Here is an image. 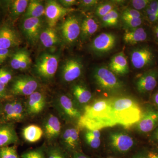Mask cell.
I'll return each instance as SVG.
<instances>
[{"instance_id":"9a60e30c","label":"cell","mask_w":158,"mask_h":158,"mask_svg":"<svg viewBox=\"0 0 158 158\" xmlns=\"http://www.w3.org/2000/svg\"><path fill=\"white\" fill-rule=\"evenodd\" d=\"M44 135L51 144L59 139L62 130L59 118L52 114H49L44 120L42 124Z\"/></svg>"},{"instance_id":"ab89813d","label":"cell","mask_w":158,"mask_h":158,"mask_svg":"<svg viewBox=\"0 0 158 158\" xmlns=\"http://www.w3.org/2000/svg\"><path fill=\"white\" fill-rule=\"evenodd\" d=\"M151 0H133L131 2L133 9L139 11H144L147 8Z\"/></svg>"},{"instance_id":"8992f818","label":"cell","mask_w":158,"mask_h":158,"mask_svg":"<svg viewBox=\"0 0 158 158\" xmlns=\"http://www.w3.org/2000/svg\"><path fill=\"white\" fill-rule=\"evenodd\" d=\"M1 123L20 122L27 116L24 104L21 101L12 98L4 101Z\"/></svg>"},{"instance_id":"4316f807","label":"cell","mask_w":158,"mask_h":158,"mask_svg":"<svg viewBox=\"0 0 158 158\" xmlns=\"http://www.w3.org/2000/svg\"><path fill=\"white\" fill-rule=\"evenodd\" d=\"M22 136L25 140L30 143H35L39 141L43 135L42 128L36 125H30L22 130Z\"/></svg>"},{"instance_id":"30bf717a","label":"cell","mask_w":158,"mask_h":158,"mask_svg":"<svg viewBox=\"0 0 158 158\" xmlns=\"http://www.w3.org/2000/svg\"><path fill=\"white\" fill-rule=\"evenodd\" d=\"M76 127L62 128L59 137L60 146L66 152L73 154L80 152V130Z\"/></svg>"},{"instance_id":"d6986e66","label":"cell","mask_w":158,"mask_h":158,"mask_svg":"<svg viewBox=\"0 0 158 158\" xmlns=\"http://www.w3.org/2000/svg\"><path fill=\"white\" fill-rule=\"evenodd\" d=\"M42 23L40 18H27L23 22L22 30L27 39L35 44L42 32Z\"/></svg>"},{"instance_id":"ffe728a7","label":"cell","mask_w":158,"mask_h":158,"mask_svg":"<svg viewBox=\"0 0 158 158\" xmlns=\"http://www.w3.org/2000/svg\"><path fill=\"white\" fill-rule=\"evenodd\" d=\"M19 142L15 123L0 122V148L15 145Z\"/></svg>"},{"instance_id":"681fc988","label":"cell","mask_w":158,"mask_h":158,"mask_svg":"<svg viewBox=\"0 0 158 158\" xmlns=\"http://www.w3.org/2000/svg\"><path fill=\"white\" fill-rule=\"evenodd\" d=\"M151 99V105L158 110V90L155 91L154 93L152 95Z\"/></svg>"},{"instance_id":"83f0119b","label":"cell","mask_w":158,"mask_h":158,"mask_svg":"<svg viewBox=\"0 0 158 158\" xmlns=\"http://www.w3.org/2000/svg\"><path fill=\"white\" fill-rule=\"evenodd\" d=\"M45 8L41 2L32 0L29 2L25 16L27 18H40L44 15Z\"/></svg>"},{"instance_id":"277c9868","label":"cell","mask_w":158,"mask_h":158,"mask_svg":"<svg viewBox=\"0 0 158 158\" xmlns=\"http://www.w3.org/2000/svg\"><path fill=\"white\" fill-rule=\"evenodd\" d=\"M93 77L98 88L106 92H117L123 87L122 82L116 75L106 66H99L95 68Z\"/></svg>"},{"instance_id":"7dc6e473","label":"cell","mask_w":158,"mask_h":158,"mask_svg":"<svg viewBox=\"0 0 158 158\" xmlns=\"http://www.w3.org/2000/svg\"><path fill=\"white\" fill-rule=\"evenodd\" d=\"M59 3L63 7L66 8H70L71 6L79 4V1L76 0H61L59 1Z\"/></svg>"},{"instance_id":"f1b7e54d","label":"cell","mask_w":158,"mask_h":158,"mask_svg":"<svg viewBox=\"0 0 158 158\" xmlns=\"http://www.w3.org/2000/svg\"><path fill=\"white\" fill-rule=\"evenodd\" d=\"M29 1L27 0H14L9 1V13L13 18H16L26 11Z\"/></svg>"},{"instance_id":"816d5d0a","label":"cell","mask_w":158,"mask_h":158,"mask_svg":"<svg viewBox=\"0 0 158 158\" xmlns=\"http://www.w3.org/2000/svg\"><path fill=\"white\" fill-rule=\"evenodd\" d=\"M148 158H158V152L147 151Z\"/></svg>"},{"instance_id":"4fadbf2b","label":"cell","mask_w":158,"mask_h":158,"mask_svg":"<svg viewBox=\"0 0 158 158\" xmlns=\"http://www.w3.org/2000/svg\"><path fill=\"white\" fill-rule=\"evenodd\" d=\"M74 11L72 8H66L56 1H48L46 4L45 15L49 27L54 28L64 16Z\"/></svg>"},{"instance_id":"7a4b0ae2","label":"cell","mask_w":158,"mask_h":158,"mask_svg":"<svg viewBox=\"0 0 158 158\" xmlns=\"http://www.w3.org/2000/svg\"><path fill=\"white\" fill-rule=\"evenodd\" d=\"M111 105L113 117L117 125L130 127L137 123L142 115L141 107L131 98H111Z\"/></svg>"},{"instance_id":"f5cc1de1","label":"cell","mask_w":158,"mask_h":158,"mask_svg":"<svg viewBox=\"0 0 158 158\" xmlns=\"http://www.w3.org/2000/svg\"><path fill=\"white\" fill-rule=\"evenodd\" d=\"M131 158H148L147 151L142 152L133 156Z\"/></svg>"},{"instance_id":"7bdbcfd3","label":"cell","mask_w":158,"mask_h":158,"mask_svg":"<svg viewBox=\"0 0 158 158\" xmlns=\"http://www.w3.org/2000/svg\"><path fill=\"white\" fill-rule=\"evenodd\" d=\"M98 4V0H82L79 1L80 6L84 9H91L97 6Z\"/></svg>"},{"instance_id":"74e56055","label":"cell","mask_w":158,"mask_h":158,"mask_svg":"<svg viewBox=\"0 0 158 158\" xmlns=\"http://www.w3.org/2000/svg\"><path fill=\"white\" fill-rule=\"evenodd\" d=\"M24 50H20L15 52L12 56L11 60V66L13 69H20L21 63L22 60Z\"/></svg>"},{"instance_id":"e0dca14e","label":"cell","mask_w":158,"mask_h":158,"mask_svg":"<svg viewBox=\"0 0 158 158\" xmlns=\"http://www.w3.org/2000/svg\"><path fill=\"white\" fill-rule=\"evenodd\" d=\"M110 146L113 151L119 153H125L132 148L134 142L133 138L128 134L116 132L109 136Z\"/></svg>"},{"instance_id":"bcb514c9","label":"cell","mask_w":158,"mask_h":158,"mask_svg":"<svg viewBox=\"0 0 158 158\" xmlns=\"http://www.w3.org/2000/svg\"><path fill=\"white\" fill-rule=\"evenodd\" d=\"M151 30L153 39L158 45V23L151 26Z\"/></svg>"},{"instance_id":"5bb4252c","label":"cell","mask_w":158,"mask_h":158,"mask_svg":"<svg viewBox=\"0 0 158 158\" xmlns=\"http://www.w3.org/2000/svg\"><path fill=\"white\" fill-rule=\"evenodd\" d=\"M81 24L75 15L67 17L61 27V34L65 42L71 44L75 42L81 35Z\"/></svg>"},{"instance_id":"484cf974","label":"cell","mask_w":158,"mask_h":158,"mask_svg":"<svg viewBox=\"0 0 158 158\" xmlns=\"http://www.w3.org/2000/svg\"><path fill=\"white\" fill-rule=\"evenodd\" d=\"M40 40L43 45L46 48H52L59 43V38L54 28L48 27L42 31Z\"/></svg>"},{"instance_id":"6da1fadb","label":"cell","mask_w":158,"mask_h":158,"mask_svg":"<svg viewBox=\"0 0 158 158\" xmlns=\"http://www.w3.org/2000/svg\"><path fill=\"white\" fill-rule=\"evenodd\" d=\"M116 125L111 108V98L98 99L91 104L87 105L78 121L80 128L89 130H100Z\"/></svg>"},{"instance_id":"7402d4cb","label":"cell","mask_w":158,"mask_h":158,"mask_svg":"<svg viewBox=\"0 0 158 158\" xmlns=\"http://www.w3.org/2000/svg\"><path fill=\"white\" fill-rule=\"evenodd\" d=\"M150 33L146 28L141 26L137 28L127 30L123 35V39L125 43L135 45L149 40Z\"/></svg>"},{"instance_id":"f546056e","label":"cell","mask_w":158,"mask_h":158,"mask_svg":"<svg viewBox=\"0 0 158 158\" xmlns=\"http://www.w3.org/2000/svg\"><path fill=\"white\" fill-rule=\"evenodd\" d=\"M100 137L99 130L86 129L85 134V141L93 149L98 148L100 146Z\"/></svg>"},{"instance_id":"5b68a950","label":"cell","mask_w":158,"mask_h":158,"mask_svg":"<svg viewBox=\"0 0 158 158\" xmlns=\"http://www.w3.org/2000/svg\"><path fill=\"white\" fill-rule=\"evenodd\" d=\"M54 106L59 116L66 121L77 120L82 113L73 100L68 95L60 94L57 97L54 102Z\"/></svg>"},{"instance_id":"8d00e7d4","label":"cell","mask_w":158,"mask_h":158,"mask_svg":"<svg viewBox=\"0 0 158 158\" xmlns=\"http://www.w3.org/2000/svg\"><path fill=\"white\" fill-rule=\"evenodd\" d=\"M22 158H46L44 149L43 148L31 150L22 155Z\"/></svg>"},{"instance_id":"f6af8a7d","label":"cell","mask_w":158,"mask_h":158,"mask_svg":"<svg viewBox=\"0 0 158 158\" xmlns=\"http://www.w3.org/2000/svg\"><path fill=\"white\" fill-rule=\"evenodd\" d=\"M150 141L158 149V125L150 133Z\"/></svg>"},{"instance_id":"d4e9b609","label":"cell","mask_w":158,"mask_h":158,"mask_svg":"<svg viewBox=\"0 0 158 158\" xmlns=\"http://www.w3.org/2000/svg\"><path fill=\"white\" fill-rule=\"evenodd\" d=\"M99 27L95 18L88 17L82 22L80 37L83 41L88 40L98 31Z\"/></svg>"},{"instance_id":"4dcf8cb0","label":"cell","mask_w":158,"mask_h":158,"mask_svg":"<svg viewBox=\"0 0 158 158\" xmlns=\"http://www.w3.org/2000/svg\"><path fill=\"white\" fill-rule=\"evenodd\" d=\"M44 151L46 158H68L67 152L58 144H50Z\"/></svg>"},{"instance_id":"d590c367","label":"cell","mask_w":158,"mask_h":158,"mask_svg":"<svg viewBox=\"0 0 158 158\" xmlns=\"http://www.w3.org/2000/svg\"><path fill=\"white\" fill-rule=\"evenodd\" d=\"M144 18H141L131 19H122L124 27L127 30L137 28L143 25Z\"/></svg>"},{"instance_id":"7c38bea8","label":"cell","mask_w":158,"mask_h":158,"mask_svg":"<svg viewBox=\"0 0 158 158\" xmlns=\"http://www.w3.org/2000/svg\"><path fill=\"white\" fill-rule=\"evenodd\" d=\"M158 125V110L151 105L146 107L140 120L137 123V129L141 134L151 133Z\"/></svg>"},{"instance_id":"3957f363","label":"cell","mask_w":158,"mask_h":158,"mask_svg":"<svg viewBox=\"0 0 158 158\" xmlns=\"http://www.w3.org/2000/svg\"><path fill=\"white\" fill-rule=\"evenodd\" d=\"M156 52L148 44L137 47L131 52V61L134 68L145 71L156 67Z\"/></svg>"},{"instance_id":"2e32d148","label":"cell","mask_w":158,"mask_h":158,"mask_svg":"<svg viewBox=\"0 0 158 158\" xmlns=\"http://www.w3.org/2000/svg\"><path fill=\"white\" fill-rule=\"evenodd\" d=\"M83 70V63L80 59L72 58L67 59L61 69L62 81L65 83L74 81L81 76Z\"/></svg>"},{"instance_id":"c3c4849f","label":"cell","mask_w":158,"mask_h":158,"mask_svg":"<svg viewBox=\"0 0 158 158\" xmlns=\"http://www.w3.org/2000/svg\"><path fill=\"white\" fill-rule=\"evenodd\" d=\"M10 53L9 49H0V63L4 62L9 56Z\"/></svg>"},{"instance_id":"603a6c76","label":"cell","mask_w":158,"mask_h":158,"mask_svg":"<svg viewBox=\"0 0 158 158\" xmlns=\"http://www.w3.org/2000/svg\"><path fill=\"white\" fill-rule=\"evenodd\" d=\"M109 69L116 75H124L128 73V62L124 52H120L113 56L110 60Z\"/></svg>"},{"instance_id":"60d3db41","label":"cell","mask_w":158,"mask_h":158,"mask_svg":"<svg viewBox=\"0 0 158 158\" xmlns=\"http://www.w3.org/2000/svg\"><path fill=\"white\" fill-rule=\"evenodd\" d=\"M12 80V75L11 73L6 69H0V82L7 86Z\"/></svg>"},{"instance_id":"d6a6232c","label":"cell","mask_w":158,"mask_h":158,"mask_svg":"<svg viewBox=\"0 0 158 158\" xmlns=\"http://www.w3.org/2000/svg\"><path fill=\"white\" fill-rule=\"evenodd\" d=\"M116 4L114 2H105L99 4L95 9V14L100 18L103 17L113 9H116Z\"/></svg>"},{"instance_id":"f35d334b","label":"cell","mask_w":158,"mask_h":158,"mask_svg":"<svg viewBox=\"0 0 158 158\" xmlns=\"http://www.w3.org/2000/svg\"><path fill=\"white\" fill-rule=\"evenodd\" d=\"M144 16L158 15V1L151 0L143 13Z\"/></svg>"},{"instance_id":"52a82bcc","label":"cell","mask_w":158,"mask_h":158,"mask_svg":"<svg viewBox=\"0 0 158 158\" xmlns=\"http://www.w3.org/2000/svg\"><path fill=\"white\" fill-rule=\"evenodd\" d=\"M39 87L37 79L28 76H22L12 79L9 93L13 96H30Z\"/></svg>"},{"instance_id":"f907efd6","label":"cell","mask_w":158,"mask_h":158,"mask_svg":"<svg viewBox=\"0 0 158 158\" xmlns=\"http://www.w3.org/2000/svg\"><path fill=\"white\" fill-rule=\"evenodd\" d=\"M72 158H90L85 154L80 152L74 153L72 154Z\"/></svg>"},{"instance_id":"cb8c5ba5","label":"cell","mask_w":158,"mask_h":158,"mask_svg":"<svg viewBox=\"0 0 158 158\" xmlns=\"http://www.w3.org/2000/svg\"><path fill=\"white\" fill-rule=\"evenodd\" d=\"M71 91L74 98L75 102L79 106H87L92 98V93L86 86L81 83H77L73 85Z\"/></svg>"},{"instance_id":"ba28073f","label":"cell","mask_w":158,"mask_h":158,"mask_svg":"<svg viewBox=\"0 0 158 158\" xmlns=\"http://www.w3.org/2000/svg\"><path fill=\"white\" fill-rule=\"evenodd\" d=\"M58 58L55 55L42 54L37 59L35 65L36 73L45 80H50L55 76L58 69Z\"/></svg>"},{"instance_id":"836d02e7","label":"cell","mask_w":158,"mask_h":158,"mask_svg":"<svg viewBox=\"0 0 158 158\" xmlns=\"http://www.w3.org/2000/svg\"><path fill=\"white\" fill-rule=\"evenodd\" d=\"M0 158H20L15 145L0 148Z\"/></svg>"},{"instance_id":"db71d44e","label":"cell","mask_w":158,"mask_h":158,"mask_svg":"<svg viewBox=\"0 0 158 158\" xmlns=\"http://www.w3.org/2000/svg\"><path fill=\"white\" fill-rule=\"evenodd\" d=\"M2 104L0 102V118L2 116Z\"/></svg>"},{"instance_id":"9c48e42d","label":"cell","mask_w":158,"mask_h":158,"mask_svg":"<svg viewBox=\"0 0 158 158\" xmlns=\"http://www.w3.org/2000/svg\"><path fill=\"white\" fill-rule=\"evenodd\" d=\"M136 87L139 93L150 94L155 90L158 85V67L144 71L138 75L136 79Z\"/></svg>"},{"instance_id":"ac0fdd59","label":"cell","mask_w":158,"mask_h":158,"mask_svg":"<svg viewBox=\"0 0 158 158\" xmlns=\"http://www.w3.org/2000/svg\"><path fill=\"white\" fill-rule=\"evenodd\" d=\"M27 115L34 116L42 113L46 106V99L43 94L36 91L28 96L24 104Z\"/></svg>"},{"instance_id":"e575fe53","label":"cell","mask_w":158,"mask_h":158,"mask_svg":"<svg viewBox=\"0 0 158 158\" xmlns=\"http://www.w3.org/2000/svg\"><path fill=\"white\" fill-rule=\"evenodd\" d=\"M144 18V15L141 11H137L133 8H127L123 11L121 14V19H131Z\"/></svg>"},{"instance_id":"b9f144b4","label":"cell","mask_w":158,"mask_h":158,"mask_svg":"<svg viewBox=\"0 0 158 158\" xmlns=\"http://www.w3.org/2000/svg\"><path fill=\"white\" fill-rule=\"evenodd\" d=\"M12 97L7 90L6 85L0 82V101L6 100L12 98Z\"/></svg>"},{"instance_id":"ee69618b","label":"cell","mask_w":158,"mask_h":158,"mask_svg":"<svg viewBox=\"0 0 158 158\" xmlns=\"http://www.w3.org/2000/svg\"><path fill=\"white\" fill-rule=\"evenodd\" d=\"M31 62V59L30 55L27 51H25L21 63L20 70H24L27 69L30 66Z\"/></svg>"},{"instance_id":"1f68e13d","label":"cell","mask_w":158,"mask_h":158,"mask_svg":"<svg viewBox=\"0 0 158 158\" xmlns=\"http://www.w3.org/2000/svg\"><path fill=\"white\" fill-rule=\"evenodd\" d=\"M119 14L116 9L100 18L102 26L104 27H115L118 24Z\"/></svg>"},{"instance_id":"44dd1931","label":"cell","mask_w":158,"mask_h":158,"mask_svg":"<svg viewBox=\"0 0 158 158\" xmlns=\"http://www.w3.org/2000/svg\"><path fill=\"white\" fill-rule=\"evenodd\" d=\"M21 40L14 29L5 26L0 28V49H9L20 44Z\"/></svg>"},{"instance_id":"8fae6325","label":"cell","mask_w":158,"mask_h":158,"mask_svg":"<svg viewBox=\"0 0 158 158\" xmlns=\"http://www.w3.org/2000/svg\"><path fill=\"white\" fill-rule=\"evenodd\" d=\"M116 37L111 33H102L92 40L90 46V50L98 56L106 54L112 50L116 45Z\"/></svg>"}]
</instances>
